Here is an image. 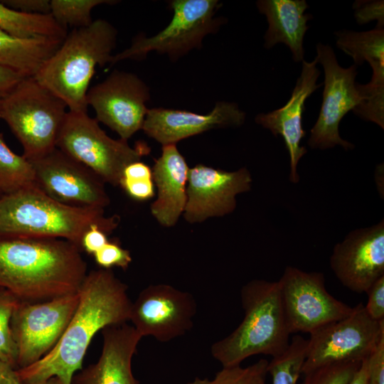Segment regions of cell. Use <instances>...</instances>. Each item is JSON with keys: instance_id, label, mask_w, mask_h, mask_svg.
Listing matches in <instances>:
<instances>
[{"instance_id": "1", "label": "cell", "mask_w": 384, "mask_h": 384, "mask_svg": "<svg viewBox=\"0 0 384 384\" xmlns=\"http://www.w3.org/2000/svg\"><path fill=\"white\" fill-rule=\"evenodd\" d=\"M127 286L111 270L86 274L80 289L78 306L53 349L32 365L17 370L23 384L59 378L71 384L92 338L104 328L127 323L132 302Z\"/></svg>"}, {"instance_id": "2", "label": "cell", "mask_w": 384, "mask_h": 384, "mask_svg": "<svg viewBox=\"0 0 384 384\" xmlns=\"http://www.w3.org/2000/svg\"><path fill=\"white\" fill-rule=\"evenodd\" d=\"M87 274L80 247L58 238L0 237V288L20 302L78 292Z\"/></svg>"}, {"instance_id": "3", "label": "cell", "mask_w": 384, "mask_h": 384, "mask_svg": "<svg viewBox=\"0 0 384 384\" xmlns=\"http://www.w3.org/2000/svg\"><path fill=\"white\" fill-rule=\"evenodd\" d=\"M119 221L118 215L106 217L102 208L58 202L37 186L0 196V237L58 238L80 248L90 226L97 225L109 235Z\"/></svg>"}, {"instance_id": "4", "label": "cell", "mask_w": 384, "mask_h": 384, "mask_svg": "<svg viewBox=\"0 0 384 384\" xmlns=\"http://www.w3.org/2000/svg\"><path fill=\"white\" fill-rule=\"evenodd\" d=\"M117 36L116 28L102 18L72 29L33 78L61 99L68 111L87 112L90 81L97 66L110 63Z\"/></svg>"}, {"instance_id": "5", "label": "cell", "mask_w": 384, "mask_h": 384, "mask_svg": "<svg viewBox=\"0 0 384 384\" xmlns=\"http://www.w3.org/2000/svg\"><path fill=\"white\" fill-rule=\"evenodd\" d=\"M244 317L228 336L213 343L210 353L222 367L240 365L259 354L282 353L289 335L278 282L252 279L240 290Z\"/></svg>"}, {"instance_id": "6", "label": "cell", "mask_w": 384, "mask_h": 384, "mask_svg": "<svg viewBox=\"0 0 384 384\" xmlns=\"http://www.w3.org/2000/svg\"><path fill=\"white\" fill-rule=\"evenodd\" d=\"M67 108L61 99L33 77L24 78L0 98V118L18 139L23 156L29 161L56 148Z\"/></svg>"}, {"instance_id": "7", "label": "cell", "mask_w": 384, "mask_h": 384, "mask_svg": "<svg viewBox=\"0 0 384 384\" xmlns=\"http://www.w3.org/2000/svg\"><path fill=\"white\" fill-rule=\"evenodd\" d=\"M56 147L114 186H119L127 165L150 151L144 143L132 147L127 140L110 137L87 112L68 111Z\"/></svg>"}, {"instance_id": "8", "label": "cell", "mask_w": 384, "mask_h": 384, "mask_svg": "<svg viewBox=\"0 0 384 384\" xmlns=\"http://www.w3.org/2000/svg\"><path fill=\"white\" fill-rule=\"evenodd\" d=\"M221 6L217 0L171 1L173 16L170 23L153 36H137L129 48L113 55L110 65L126 59H141L151 51L166 54L176 60L201 48L206 36L215 33L225 20L215 17Z\"/></svg>"}, {"instance_id": "9", "label": "cell", "mask_w": 384, "mask_h": 384, "mask_svg": "<svg viewBox=\"0 0 384 384\" xmlns=\"http://www.w3.org/2000/svg\"><path fill=\"white\" fill-rule=\"evenodd\" d=\"M309 334L303 375L326 365L368 358L384 337V320L373 319L360 303L348 316Z\"/></svg>"}, {"instance_id": "10", "label": "cell", "mask_w": 384, "mask_h": 384, "mask_svg": "<svg viewBox=\"0 0 384 384\" xmlns=\"http://www.w3.org/2000/svg\"><path fill=\"white\" fill-rule=\"evenodd\" d=\"M287 324L291 334H311L348 316L353 310L334 297L319 272L287 266L278 281Z\"/></svg>"}, {"instance_id": "11", "label": "cell", "mask_w": 384, "mask_h": 384, "mask_svg": "<svg viewBox=\"0 0 384 384\" xmlns=\"http://www.w3.org/2000/svg\"><path fill=\"white\" fill-rule=\"evenodd\" d=\"M79 297L78 292L44 302L18 303L11 321L18 369L32 365L53 349L69 324Z\"/></svg>"}, {"instance_id": "12", "label": "cell", "mask_w": 384, "mask_h": 384, "mask_svg": "<svg viewBox=\"0 0 384 384\" xmlns=\"http://www.w3.org/2000/svg\"><path fill=\"white\" fill-rule=\"evenodd\" d=\"M316 49L315 58L324 71V87L321 110L310 130L307 144L321 150L337 145L345 150L353 149L354 144L341 137L338 126L343 117L361 101L355 81L357 66L342 68L333 48L327 44L318 43Z\"/></svg>"}, {"instance_id": "13", "label": "cell", "mask_w": 384, "mask_h": 384, "mask_svg": "<svg viewBox=\"0 0 384 384\" xmlns=\"http://www.w3.org/2000/svg\"><path fill=\"white\" fill-rule=\"evenodd\" d=\"M197 304L193 296L170 284H150L132 303L129 321L143 338L166 343L193 326Z\"/></svg>"}, {"instance_id": "14", "label": "cell", "mask_w": 384, "mask_h": 384, "mask_svg": "<svg viewBox=\"0 0 384 384\" xmlns=\"http://www.w3.org/2000/svg\"><path fill=\"white\" fill-rule=\"evenodd\" d=\"M149 99V88L140 78L119 70H114L105 80L89 88L86 97L98 122L125 140L142 129Z\"/></svg>"}, {"instance_id": "15", "label": "cell", "mask_w": 384, "mask_h": 384, "mask_svg": "<svg viewBox=\"0 0 384 384\" xmlns=\"http://www.w3.org/2000/svg\"><path fill=\"white\" fill-rule=\"evenodd\" d=\"M30 161L36 185L54 200L70 206L102 209L109 205L105 181L57 147Z\"/></svg>"}, {"instance_id": "16", "label": "cell", "mask_w": 384, "mask_h": 384, "mask_svg": "<svg viewBox=\"0 0 384 384\" xmlns=\"http://www.w3.org/2000/svg\"><path fill=\"white\" fill-rule=\"evenodd\" d=\"M252 178L242 167L226 171L203 164L190 168L183 217L191 223L220 217L234 211L236 196L251 189Z\"/></svg>"}, {"instance_id": "17", "label": "cell", "mask_w": 384, "mask_h": 384, "mask_svg": "<svg viewBox=\"0 0 384 384\" xmlns=\"http://www.w3.org/2000/svg\"><path fill=\"white\" fill-rule=\"evenodd\" d=\"M330 267L339 282L356 293L366 292L384 276V220L349 232L335 245Z\"/></svg>"}, {"instance_id": "18", "label": "cell", "mask_w": 384, "mask_h": 384, "mask_svg": "<svg viewBox=\"0 0 384 384\" xmlns=\"http://www.w3.org/2000/svg\"><path fill=\"white\" fill-rule=\"evenodd\" d=\"M245 117V112L236 103L226 101L218 102L206 114L157 107L148 110L142 129L162 146L176 144L210 129L240 127Z\"/></svg>"}, {"instance_id": "19", "label": "cell", "mask_w": 384, "mask_h": 384, "mask_svg": "<svg viewBox=\"0 0 384 384\" xmlns=\"http://www.w3.org/2000/svg\"><path fill=\"white\" fill-rule=\"evenodd\" d=\"M315 58L311 62L302 61L299 77L292 91L291 97L282 107L267 113H260L255 118L257 124L269 129L277 137L281 136L289 156V177L292 183L299 181L297 166L299 160L307 153L306 149L301 146V140L306 132L302 125V114L305 110L304 103L307 98L322 84H316L320 71Z\"/></svg>"}, {"instance_id": "20", "label": "cell", "mask_w": 384, "mask_h": 384, "mask_svg": "<svg viewBox=\"0 0 384 384\" xmlns=\"http://www.w3.org/2000/svg\"><path fill=\"white\" fill-rule=\"evenodd\" d=\"M100 356L75 373L71 384H139L132 370V361L142 338L132 325L109 326L102 331Z\"/></svg>"}, {"instance_id": "21", "label": "cell", "mask_w": 384, "mask_h": 384, "mask_svg": "<svg viewBox=\"0 0 384 384\" xmlns=\"http://www.w3.org/2000/svg\"><path fill=\"white\" fill-rule=\"evenodd\" d=\"M189 169L176 144L162 146L161 154L151 169L158 192L151 205L152 215L162 226H174L184 212Z\"/></svg>"}, {"instance_id": "22", "label": "cell", "mask_w": 384, "mask_h": 384, "mask_svg": "<svg viewBox=\"0 0 384 384\" xmlns=\"http://www.w3.org/2000/svg\"><path fill=\"white\" fill-rule=\"evenodd\" d=\"M260 14H264L268 28L264 36L265 48L270 49L277 43L287 45L294 62L304 60V37L313 18L304 14L309 7L305 0H259L256 3Z\"/></svg>"}, {"instance_id": "23", "label": "cell", "mask_w": 384, "mask_h": 384, "mask_svg": "<svg viewBox=\"0 0 384 384\" xmlns=\"http://www.w3.org/2000/svg\"><path fill=\"white\" fill-rule=\"evenodd\" d=\"M64 39L20 38L0 29V66L34 77Z\"/></svg>"}, {"instance_id": "24", "label": "cell", "mask_w": 384, "mask_h": 384, "mask_svg": "<svg viewBox=\"0 0 384 384\" xmlns=\"http://www.w3.org/2000/svg\"><path fill=\"white\" fill-rule=\"evenodd\" d=\"M338 48L351 56L356 66L367 61L372 78L384 79V29L357 32L342 30L335 33Z\"/></svg>"}, {"instance_id": "25", "label": "cell", "mask_w": 384, "mask_h": 384, "mask_svg": "<svg viewBox=\"0 0 384 384\" xmlns=\"http://www.w3.org/2000/svg\"><path fill=\"white\" fill-rule=\"evenodd\" d=\"M0 29L20 38L64 39L67 29L49 14H28L11 9L0 1Z\"/></svg>"}, {"instance_id": "26", "label": "cell", "mask_w": 384, "mask_h": 384, "mask_svg": "<svg viewBox=\"0 0 384 384\" xmlns=\"http://www.w3.org/2000/svg\"><path fill=\"white\" fill-rule=\"evenodd\" d=\"M36 185L32 164L14 153L0 133V190L9 194Z\"/></svg>"}, {"instance_id": "27", "label": "cell", "mask_w": 384, "mask_h": 384, "mask_svg": "<svg viewBox=\"0 0 384 384\" xmlns=\"http://www.w3.org/2000/svg\"><path fill=\"white\" fill-rule=\"evenodd\" d=\"M307 344L308 340L295 335L282 353L272 357L267 368L272 384H299Z\"/></svg>"}, {"instance_id": "28", "label": "cell", "mask_w": 384, "mask_h": 384, "mask_svg": "<svg viewBox=\"0 0 384 384\" xmlns=\"http://www.w3.org/2000/svg\"><path fill=\"white\" fill-rule=\"evenodd\" d=\"M116 2L112 0H51L50 14L66 29L68 26L80 28L92 23L91 12L95 6Z\"/></svg>"}, {"instance_id": "29", "label": "cell", "mask_w": 384, "mask_h": 384, "mask_svg": "<svg viewBox=\"0 0 384 384\" xmlns=\"http://www.w3.org/2000/svg\"><path fill=\"white\" fill-rule=\"evenodd\" d=\"M268 363L267 360L261 358L247 367H223L213 379L196 377L188 384H267Z\"/></svg>"}, {"instance_id": "30", "label": "cell", "mask_w": 384, "mask_h": 384, "mask_svg": "<svg viewBox=\"0 0 384 384\" xmlns=\"http://www.w3.org/2000/svg\"><path fill=\"white\" fill-rule=\"evenodd\" d=\"M119 186L134 200H149L155 193L152 169L141 161L132 162L124 168Z\"/></svg>"}, {"instance_id": "31", "label": "cell", "mask_w": 384, "mask_h": 384, "mask_svg": "<svg viewBox=\"0 0 384 384\" xmlns=\"http://www.w3.org/2000/svg\"><path fill=\"white\" fill-rule=\"evenodd\" d=\"M20 301L11 292L0 293V360L17 366V347L11 321L13 314Z\"/></svg>"}, {"instance_id": "32", "label": "cell", "mask_w": 384, "mask_h": 384, "mask_svg": "<svg viewBox=\"0 0 384 384\" xmlns=\"http://www.w3.org/2000/svg\"><path fill=\"white\" fill-rule=\"evenodd\" d=\"M361 362L337 363L326 365L304 374L299 384H348Z\"/></svg>"}, {"instance_id": "33", "label": "cell", "mask_w": 384, "mask_h": 384, "mask_svg": "<svg viewBox=\"0 0 384 384\" xmlns=\"http://www.w3.org/2000/svg\"><path fill=\"white\" fill-rule=\"evenodd\" d=\"M93 256L95 262L102 269L107 270L113 267L126 270L132 260L130 252L121 247L117 241L109 240Z\"/></svg>"}, {"instance_id": "34", "label": "cell", "mask_w": 384, "mask_h": 384, "mask_svg": "<svg viewBox=\"0 0 384 384\" xmlns=\"http://www.w3.org/2000/svg\"><path fill=\"white\" fill-rule=\"evenodd\" d=\"M355 11L354 17L356 22L365 24L377 21L375 28H383L384 26V1L383 0L356 1L353 4Z\"/></svg>"}, {"instance_id": "35", "label": "cell", "mask_w": 384, "mask_h": 384, "mask_svg": "<svg viewBox=\"0 0 384 384\" xmlns=\"http://www.w3.org/2000/svg\"><path fill=\"white\" fill-rule=\"evenodd\" d=\"M366 293L368 302L364 306L368 314L375 321L384 320V276L373 282Z\"/></svg>"}, {"instance_id": "36", "label": "cell", "mask_w": 384, "mask_h": 384, "mask_svg": "<svg viewBox=\"0 0 384 384\" xmlns=\"http://www.w3.org/2000/svg\"><path fill=\"white\" fill-rule=\"evenodd\" d=\"M367 384H384V337L367 359Z\"/></svg>"}, {"instance_id": "37", "label": "cell", "mask_w": 384, "mask_h": 384, "mask_svg": "<svg viewBox=\"0 0 384 384\" xmlns=\"http://www.w3.org/2000/svg\"><path fill=\"white\" fill-rule=\"evenodd\" d=\"M1 2L11 9L25 14H50V1L49 0H4Z\"/></svg>"}, {"instance_id": "38", "label": "cell", "mask_w": 384, "mask_h": 384, "mask_svg": "<svg viewBox=\"0 0 384 384\" xmlns=\"http://www.w3.org/2000/svg\"><path fill=\"white\" fill-rule=\"evenodd\" d=\"M107 235L100 227L93 225L82 235L80 248L93 255L109 241Z\"/></svg>"}, {"instance_id": "39", "label": "cell", "mask_w": 384, "mask_h": 384, "mask_svg": "<svg viewBox=\"0 0 384 384\" xmlns=\"http://www.w3.org/2000/svg\"><path fill=\"white\" fill-rule=\"evenodd\" d=\"M24 78L14 70L0 66V97L6 95Z\"/></svg>"}, {"instance_id": "40", "label": "cell", "mask_w": 384, "mask_h": 384, "mask_svg": "<svg viewBox=\"0 0 384 384\" xmlns=\"http://www.w3.org/2000/svg\"><path fill=\"white\" fill-rule=\"evenodd\" d=\"M0 384H23L17 370L0 360Z\"/></svg>"}, {"instance_id": "41", "label": "cell", "mask_w": 384, "mask_h": 384, "mask_svg": "<svg viewBox=\"0 0 384 384\" xmlns=\"http://www.w3.org/2000/svg\"><path fill=\"white\" fill-rule=\"evenodd\" d=\"M367 359L363 360L348 384H367Z\"/></svg>"}, {"instance_id": "42", "label": "cell", "mask_w": 384, "mask_h": 384, "mask_svg": "<svg viewBox=\"0 0 384 384\" xmlns=\"http://www.w3.org/2000/svg\"><path fill=\"white\" fill-rule=\"evenodd\" d=\"M381 179L383 180V164L377 166L375 172V181L377 185L378 190L382 198H383V184L381 183Z\"/></svg>"}, {"instance_id": "43", "label": "cell", "mask_w": 384, "mask_h": 384, "mask_svg": "<svg viewBox=\"0 0 384 384\" xmlns=\"http://www.w3.org/2000/svg\"><path fill=\"white\" fill-rule=\"evenodd\" d=\"M32 384H63V383L59 378L56 377H53L45 381L39 382L36 383H32Z\"/></svg>"}, {"instance_id": "44", "label": "cell", "mask_w": 384, "mask_h": 384, "mask_svg": "<svg viewBox=\"0 0 384 384\" xmlns=\"http://www.w3.org/2000/svg\"><path fill=\"white\" fill-rule=\"evenodd\" d=\"M3 195V193L1 192V191L0 190V196H1Z\"/></svg>"}, {"instance_id": "45", "label": "cell", "mask_w": 384, "mask_h": 384, "mask_svg": "<svg viewBox=\"0 0 384 384\" xmlns=\"http://www.w3.org/2000/svg\"><path fill=\"white\" fill-rule=\"evenodd\" d=\"M1 98V97H0Z\"/></svg>"}]
</instances>
